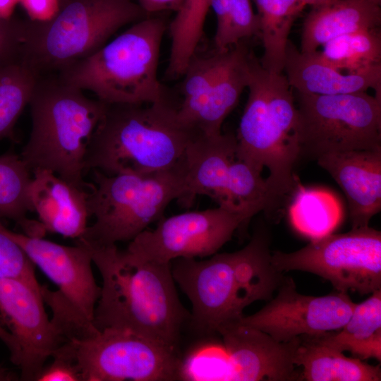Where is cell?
Wrapping results in <instances>:
<instances>
[{
	"label": "cell",
	"instance_id": "cell-40",
	"mask_svg": "<svg viewBox=\"0 0 381 381\" xmlns=\"http://www.w3.org/2000/svg\"><path fill=\"white\" fill-rule=\"evenodd\" d=\"M17 378L15 374L0 365V381L17 380Z\"/></svg>",
	"mask_w": 381,
	"mask_h": 381
},
{
	"label": "cell",
	"instance_id": "cell-22",
	"mask_svg": "<svg viewBox=\"0 0 381 381\" xmlns=\"http://www.w3.org/2000/svg\"><path fill=\"white\" fill-rule=\"evenodd\" d=\"M380 6L370 0H335L313 7L302 28L301 52L311 54L339 36L379 28Z\"/></svg>",
	"mask_w": 381,
	"mask_h": 381
},
{
	"label": "cell",
	"instance_id": "cell-19",
	"mask_svg": "<svg viewBox=\"0 0 381 381\" xmlns=\"http://www.w3.org/2000/svg\"><path fill=\"white\" fill-rule=\"evenodd\" d=\"M284 71L297 92L336 95L366 92L372 88L381 100V65L358 73H342L322 61L315 52L303 54L289 40Z\"/></svg>",
	"mask_w": 381,
	"mask_h": 381
},
{
	"label": "cell",
	"instance_id": "cell-35",
	"mask_svg": "<svg viewBox=\"0 0 381 381\" xmlns=\"http://www.w3.org/2000/svg\"><path fill=\"white\" fill-rule=\"evenodd\" d=\"M24 22L0 19V64L21 59Z\"/></svg>",
	"mask_w": 381,
	"mask_h": 381
},
{
	"label": "cell",
	"instance_id": "cell-31",
	"mask_svg": "<svg viewBox=\"0 0 381 381\" xmlns=\"http://www.w3.org/2000/svg\"><path fill=\"white\" fill-rule=\"evenodd\" d=\"M277 202L266 179L262 177L260 172L236 158L231 163L224 201L220 205L255 215Z\"/></svg>",
	"mask_w": 381,
	"mask_h": 381
},
{
	"label": "cell",
	"instance_id": "cell-14",
	"mask_svg": "<svg viewBox=\"0 0 381 381\" xmlns=\"http://www.w3.org/2000/svg\"><path fill=\"white\" fill-rule=\"evenodd\" d=\"M253 216L219 205L162 219L131 241L126 250L133 257L159 263L178 258L209 257L231 240L235 231Z\"/></svg>",
	"mask_w": 381,
	"mask_h": 381
},
{
	"label": "cell",
	"instance_id": "cell-27",
	"mask_svg": "<svg viewBox=\"0 0 381 381\" xmlns=\"http://www.w3.org/2000/svg\"><path fill=\"white\" fill-rule=\"evenodd\" d=\"M288 214L293 228L303 236L316 240L328 236L343 219L341 204L331 191L297 184Z\"/></svg>",
	"mask_w": 381,
	"mask_h": 381
},
{
	"label": "cell",
	"instance_id": "cell-39",
	"mask_svg": "<svg viewBox=\"0 0 381 381\" xmlns=\"http://www.w3.org/2000/svg\"><path fill=\"white\" fill-rule=\"evenodd\" d=\"M20 0H0V19L9 20Z\"/></svg>",
	"mask_w": 381,
	"mask_h": 381
},
{
	"label": "cell",
	"instance_id": "cell-15",
	"mask_svg": "<svg viewBox=\"0 0 381 381\" xmlns=\"http://www.w3.org/2000/svg\"><path fill=\"white\" fill-rule=\"evenodd\" d=\"M37 280L0 278V321L18 349L22 380H35L66 340L47 316Z\"/></svg>",
	"mask_w": 381,
	"mask_h": 381
},
{
	"label": "cell",
	"instance_id": "cell-36",
	"mask_svg": "<svg viewBox=\"0 0 381 381\" xmlns=\"http://www.w3.org/2000/svg\"><path fill=\"white\" fill-rule=\"evenodd\" d=\"M30 20L45 21L53 18L61 8L60 0H20Z\"/></svg>",
	"mask_w": 381,
	"mask_h": 381
},
{
	"label": "cell",
	"instance_id": "cell-16",
	"mask_svg": "<svg viewBox=\"0 0 381 381\" xmlns=\"http://www.w3.org/2000/svg\"><path fill=\"white\" fill-rule=\"evenodd\" d=\"M355 304L346 293L323 296L301 294L293 279L284 277L276 296L255 313L243 315L240 322L277 341L289 342L303 335L340 329Z\"/></svg>",
	"mask_w": 381,
	"mask_h": 381
},
{
	"label": "cell",
	"instance_id": "cell-17",
	"mask_svg": "<svg viewBox=\"0 0 381 381\" xmlns=\"http://www.w3.org/2000/svg\"><path fill=\"white\" fill-rule=\"evenodd\" d=\"M316 159L344 193L351 229L368 226L381 209V147L329 152Z\"/></svg>",
	"mask_w": 381,
	"mask_h": 381
},
{
	"label": "cell",
	"instance_id": "cell-24",
	"mask_svg": "<svg viewBox=\"0 0 381 381\" xmlns=\"http://www.w3.org/2000/svg\"><path fill=\"white\" fill-rule=\"evenodd\" d=\"M323 339L339 351H349L361 360L381 361V289L355 304L347 322L339 330L322 334Z\"/></svg>",
	"mask_w": 381,
	"mask_h": 381
},
{
	"label": "cell",
	"instance_id": "cell-10",
	"mask_svg": "<svg viewBox=\"0 0 381 381\" xmlns=\"http://www.w3.org/2000/svg\"><path fill=\"white\" fill-rule=\"evenodd\" d=\"M0 231L15 241L57 288L52 291L41 286V292L51 309V320L64 338L68 341L95 336L99 332L94 314L101 286L92 272L90 250L78 243L64 246L17 233L1 222Z\"/></svg>",
	"mask_w": 381,
	"mask_h": 381
},
{
	"label": "cell",
	"instance_id": "cell-37",
	"mask_svg": "<svg viewBox=\"0 0 381 381\" xmlns=\"http://www.w3.org/2000/svg\"><path fill=\"white\" fill-rule=\"evenodd\" d=\"M149 15L166 11H178L184 0H135Z\"/></svg>",
	"mask_w": 381,
	"mask_h": 381
},
{
	"label": "cell",
	"instance_id": "cell-38",
	"mask_svg": "<svg viewBox=\"0 0 381 381\" xmlns=\"http://www.w3.org/2000/svg\"><path fill=\"white\" fill-rule=\"evenodd\" d=\"M0 340L7 346L10 351V359L11 362L16 365L18 358V349L16 342L0 321Z\"/></svg>",
	"mask_w": 381,
	"mask_h": 381
},
{
	"label": "cell",
	"instance_id": "cell-13",
	"mask_svg": "<svg viewBox=\"0 0 381 381\" xmlns=\"http://www.w3.org/2000/svg\"><path fill=\"white\" fill-rule=\"evenodd\" d=\"M68 341L82 381L178 380L181 356L176 346L111 328Z\"/></svg>",
	"mask_w": 381,
	"mask_h": 381
},
{
	"label": "cell",
	"instance_id": "cell-41",
	"mask_svg": "<svg viewBox=\"0 0 381 381\" xmlns=\"http://www.w3.org/2000/svg\"><path fill=\"white\" fill-rule=\"evenodd\" d=\"M335 0H302V1L306 5H310L313 8L329 4Z\"/></svg>",
	"mask_w": 381,
	"mask_h": 381
},
{
	"label": "cell",
	"instance_id": "cell-28",
	"mask_svg": "<svg viewBox=\"0 0 381 381\" xmlns=\"http://www.w3.org/2000/svg\"><path fill=\"white\" fill-rule=\"evenodd\" d=\"M210 0H184L174 19L169 23L171 49L166 77L176 79L184 73L198 49L203 34Z\"/></svg>",
	"mask_w": 381,
	"mask_h": 381
},
{
	"label": "cell",
	"instance_id": "cell-1",
	"mask_svg": "<svg viewBox=\"0 0 381 381\" xmlns=\"http://www.w3.org/2000/svg\"><path fill=\"white\" fill-rule=\"evenodd\" d=\"M76 243L90 250L102 279L96 329L128 330L177 347L188 313L179 298L171 263L142 260L116 245Z\"/></svg>",
	"mask_w": 381,
	"mask_h": 381
},
{
	"label": "cell",
	"instance_id": "cell-30",
	"mask_svg": "<svg viewBox=\"0 0 381 381\" xmlns=\"http://www.w3.org/2000/svg\"><path fill=\"white\" fill-rule=\"evenodd\" d=\"M38 76L21 59L0 64V140L14 139V126L29 104Z\"/></svg>",
	"mask_w": 381,
	"mask_h": 381
},
{
	"label": "cell",
	"instance_id": "cell-11",
	"mask_svg": "<svg viewBox=\"0 0 381 381\" xmlns=\"http://www.w3.org/2000/svg\"><path fill=\"white\" fill-rule=\"evenodd\" d=\"M301 154L381 147V100L365 92L317 95L296 92Z\"/></svg>",
	"mask_w": 381,
	"mask_h": 381
},
{
	"label": "cell",
	"instance_id": "cell-29",
	"mask_svg": "<svg viewBox=\"0 0 381 381\" xmlns=\"http://www.w3.org/2000/svg\"><path fill=\"white\" fill-rule=\"evenodd\" d=\"M316 54L336 69L358 73L381 65V32L379 28L336 37Z\"/></svg>",
	"mask_w": 381,
	"mask_h": 381
},
{
	"label": "cell",
	"instance_id": "cell-26",
	"mask_svg": "<svg viewBox=\"0 0 381 381\" xmlns=\"http://www.w3.org/2000/svg\"><path fill=\"white\" fill-rule=\"evenodd\" d=\"M30 171L20 155L13 152L0 155V217L14 221L28 236L43 237L42 224L27 217L33 211L29 198Z\"/></svg>",
	"mask_w": 381,
	"mask_h": 381
},
{
	"label": "cell",
	"instance_id": "cell-32",
	"mask_svg": "<svg viewBox=\"0 0 381 381\" xmlns=\"http://www.w3.org/2000/svg\"><path fill=\"white\" fill-rule=\"evenodd\" d=\"M259 35V20L251 0H233L223 25L215 32L214 49L225 51L241 41Z\"/></svg>",
	"mask_w": 381,
	"mask_h": 381
},
{
	"label": "cell",
	"instance_id": "cell-5",
	"mask_svg": "<svg viewBox=\"0 0 381 381\" xmlns=\"http://www.w3.org/2000/svg\"><path fill=\"white\" fill-rule=\"evenodd\" d=\"M249 93L236 137V158L266 179L279 201L294 189L293 169L301 155L298 114L285 75L265 69L250 52Z\"/></svg>",
	"mask_w": 381,
	"mask_h": 381
},
{
	"label": "cell",
	"instance_id": "cell-12",
	"mask_svg": "<svg viewBox=\"0 0 381 381\" xmlns=\"http://www.w3.org/2000/svg\"><path fill=\"white\" fill-rule=\"evenodd\" d=\"M272 263L282 272L318 275L339 292L372 294L381 289V232L367 226L331 234L292 253L274 251Z\"/></svg>",
	"mask_w": 381,
	"mask_h": 381
},
{
	"label": "cell",
	"instance_id": "cell-23",
	"mask_svg": "<svg viewBox=\"0 0 381 381\" xmlns=\"http://www.w3.org/2000/svg\"><path fill=\"white\" fill-rule=\"evenodd\" d=\"M322 334L303 335L294 355L300 367L299 380L380 381V365H372L358 358H349L327 344Z\"/></svg>",
	"mask_w": 381,
	"mask_h": 381
},
{
	"label": "cell",
	"instance_id": "cell-25",
	"mask_svg": "<svg viewBox=\"0 0 381 381\" xmlns=\"http://www.w3.org/2000/svg\"><path fill=\"white\" fill-rule=\"evenodd\" d=\"M256 6L263 54L262 66L273 73L284 71L292 25L306 4L302 0H251Z\"/></svg>",
	"mask_w": 381,
	"mask_h": 381
},
{
	"label": "cell",
	"instance_id": "cell-34",
	"mask_svg": "<svg viewBox=\"0 0 381 381\" xmlns=\"http://www.w3.org/2000/svg\"><path fill=\"white\" fill-rule=\"evenodd\" d=\"M52 362L44 367L35 381H82L69 341L52 354Z\"/></svg>",
	"mask_w": 381,
	"mask_h": 381
},
{
	"label": "cell",
	"instance_id": "cell-21",
	"mask_svg": "<svg viewBox=\"0 0 381 381\" xmlns=\"http://www.w3.org/2000/svg\"><path fill=\"white\" fill-rule=\"evenodd\" d=\"M250 53L243 40L222 52L219 68L194 125L198 133L215 135L222 133L224 119L247 87Z\"/></svg>",
	"mask_w": 381,
	"mask_h": 381
},
{
	"label": "cell",
	"instance_id": "cell-7",
	"mask_svg": "<svg viewBox=\"0 0 381 381\" xmlns=\"http://www.w3.org/2000/svg\"><path fill=\"white\" fill-rule=\"evenodd\" d=\"M148 16L135 0H70L48 20L24 22L21 60L39 75L59 73Z\"/></svg>",
	"mask_w": 381,
	"mask_h": 381
},
{
	"label": "cell",
	"instance_id": "cell-9",
	"mask_svg": "<svg viewBox=\"0 0 381 381\" xmlns=\"http://www.w3.org/2000/svg\"><path fill=\"white\" fill-rule=\"evenodd\" d=\"M214 334L181 357L178 380H299L294 363L299 337L279 342L240 320L222 325Z\"/></svg>",
	"mask_w": 381,
	"mask_h": 381
},
{
	"label": "cell",
	"instance_id": "cell-8",
	"mask_svg": "<svg viewBox=\"0 0 381 381\" xmlns=\"http://www.w3.org/2000/svg\"><path fill=\"white\" fill-rule=\"evenodd\" d=\"M93 171L87 205L95 217L76 242L107 246L131 241L160 219L168 205L186 192L183 157L172 167L147 174L114 176Z\"/></svg>",
	"mask_w": 381,
	"mask_h": 381
},
{
	"label": "cell",
	"instance_id": "cell-18",
	"mask_svg": "<svg viewBox=\"0 0 381 381\" xmlns=\"http://www.w3.org/2000/svg\"><path fill=\"white\" fill-rule=\"evenodd\" d=\"M29 198L46 231L77 239L85 231L90 217L87 191L60 178L52 171L36 169Z\"/></svg>",
	"mask_w": 381,
	"mask_h": 381
},
{
	"label": "cell",
	"instance_id": "cell-20",
	"mask_svg": "<svg viewBox=\"0 0 381 381\" xmlns=\"http://www.w3.org/2000/svg\"><path fill=\"white\" fill-rule=\"evenodd\" d=\"M237 140L232 133L197 134L185 152L186 192L180 201L190 205L198 195H207L222 205L231 163L236 159Z\"/></svg>",
	"mask_w": 381,
	"mask_h": 381
},
{
	"label": "cell",
	"instance_id": "cell-2",
	"mask_svg": "<svg viewBox=\"0 0 381 381\" xmlns=\"http://www.w3.org/2000/svg\"><path fill=\"white\" fill-rule=\"evenodd\" d=\"M209 257L171 262L175 283L191 303L192 325L206 334H214L223 324L239 321L251 303L272 299L284 278L272 263L264 231H256L239 250Z\"/></svg>",
	"mask_w": 381,
	"mask_h": 381
},
{
	"label": "cell",
	"instance_id": "cell-42",
	"mask_svg": "<svg viewBox=\"0 0 381 381\" xmlns=\"http://www.w3.org/2000/svg\"><path fill=\"white\" fill-rule=\"evenodd\" d=\"M372 1L373 2H374L375 4H377V5H380L381 4V0H370Z\"/></svg>",
	"mask_w": 381,
	"mask_h": 381
},
{
	"label": "cell",
	"instance_id": "cell-4",
	"mask_svg": "<svg viewBox=\"0 0 381 381\" xmlns=\"http://www.w3.org/2000/svg\"><path fill=\"white\" fill-rule=\"evenodd\" d=\"M83 92L56 73L39 75L28 104L30 133L20 155L30 171H52L88 190L85 157L105 102Z\"/></svg>",
	"mask_w": 381,
	"mask_h": 381
},
{
	"label": "cell",
	"instance_id": "cell-33",
	"mask_svg": "<svg viewBox=\"0 0 381 381\" xmlns=\"http://www.w3.org/2000/svg\"><path fill=\"white\" fill-rule=\"evenodd\" d=\"M35 267L23 250L0 231V278L36 281Z\"/></svg>",
	"mask_w": 381,
	"mask_h": 381
},
{
	"label": "cell",
	"instance_id": "cell-3",
	"mask_svg": "<svg viewBox=\"0 0 381 381\" xmlns=\"http://www.w3.org/2000/svg\"><path fill=\"white\" fill-rule=\"evenodd\" d=\"M198 132L183 124L177 106L105 103L85 157V169L108 176L147 174L169 168Z\"/></svg>",
	"mask_w": 381,
	"mask_h": 381
},
{
	"label": "cell",
	"instance_id": "cell-6",
	"mask_svg": "<svg viewBox=\"0 0 381 381\" xmlns=\"http://www.w3.org/2000/svg\"><path fill=\"white\" fill-rule=\"evenodd\" d=\"M168 25L165 18L150 16L56 74L105 103L150 104L167 99L157 69Z\"/></svg>",
	"mask_w": 381,
	"mask_h": 381
}]
</instances>
